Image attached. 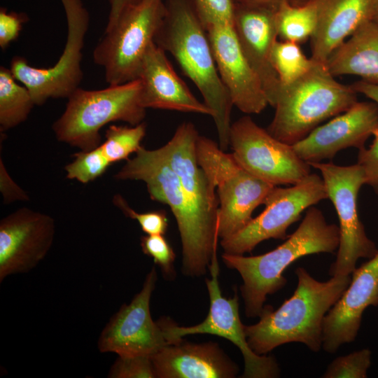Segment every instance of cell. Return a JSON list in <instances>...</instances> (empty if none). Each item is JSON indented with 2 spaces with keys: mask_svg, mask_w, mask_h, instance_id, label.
<instances>
[{
  "mask_svg": "<svg viewBox=\"0 0 378 378\" xmlns=\"http://www.w3.org/2000/svg\"><path fill=\"white\" fill-rule=\"evenodd\" d=\"M166 13L154 39L171 53L210 108L219 147L230 146L231 98L218 74L207 31L191 0H167Z\"/></svg>",
  "mask_w": 378,
  "mask_h": 378,
  "instance_id": "1",
  "label": "cell"
},
{
  "mask_svg": "<svg viewBox=\"0 0 378 378\" xmlns=\"http://www.w3.org/2000/svg\"><path fill=\"white\" fill-rule=\"evenodd\" d=\"M297 288L276 310L265 305L259 321L244 325L247 342L253 352L265 355L290 342L305 344L318 352L322 347L323 318L349 285L351 277L332 276L326 281L312 277L303 267L295 270Z\"/></svg>",
  "mask_w": 378,
  "mask_h": 378,
  "instance_id": "2",
  "label": "cell"
},
{
  "mask_svg": "<svg viewBox=\"0 0 378 378\" xmlns=\"http://www.w3.org/2000/svg\"><path fill=\"white\" fill-rule=\"evenodd\" d=\"M340 243V229L327 223L323 213L311 206L298 229L274 250L262 255L246 257L224 253V263L236 270L243 279L240 287L248 317L259 316L267 295L286 284L282 275L295 260L307 255L334 253Z\"/></svg>",
  "mask_w": 378,
  "mask_h": 378,
  "instance_id": "3",
  "label": "cell"
},
{
  "mask_svg": "<svg viewBox=\"0 0 378 378\" xmlns=\"http://www.w3.org/2000/svg\"><path fill=\"white\" fill-rule=\"evenodd\" d=\"M135 154L115 178L144 181L150 199L170 208L181 239L183 272L188 276L203 275L217 249L218 230L209 227L192 207L160 148L148 150L141 146Z\"/></svg>",
  "mask_w": 378,
  "mask_h": 378,
  "instance_id": "4",
  "label": "cell"
},
{
  "mask_svg": "<svg viewBox=\"0 0 378 378\" xmlns=\"http://www.w3.org/2000/svg\"><path fill=\"white\" fill-rule=\"evenodd\" d=\"M357 94L351 85L337 81L325 64L315 61L302 76L281 85L272 106L274 115L267 130L293 146L323 121L350 108L358 102Z\"/></svg>",
  "mask_w": 378,
  "mask_h": 378,
  "instance_id": "5",
  "label": "cell"
},
{
  "mask_svg": "<svg viewBox=\"0 0 378 378\" xmlns=\"http://www.w3.org/2000/svg\"><path fill=\"white\" fill-rule=\"evenodd\" d=\"M140 93L139 79L97 90L78 88L52 125L57 139L81 150L98 147L100 130L106 124L123 121L136 125L143 122L146 109L141 105Z\"/></svg>",
  "mask_w": 378,
  "mask_h": 378,
  "instance_id": "6",
  "label": "cell"
},
{
  "mask_svg": "<svg viewBox=\"0 0 378 378\" xmlns=\"http://www.w3.org/2000/svg\"><path fill=\"white\" fill-rule=\"evenodd\" d=\"M165 13L164 0H136L123 10L112 27L105 30L92 57L104 69L108 85L139 78L144 57Z\"/></svg>",
  "mask_w": 378,
  "mask_h": 378,
  "instance_id": "7",
  "label": "cell"
},
{
  "mask_svg": "<svg viewBox=\"0 0 378 378\" xmlns=\"http://www.w3.org/2000/svg\"><path fill=\"white\" fill-rule=\"evenodd\" d=\"M197 162L216 188L219 202L218 237L225 239L245 227L253 211L263 204L276 186L251 174L232 153L221 150L214 141L199 135Z\"/></svg>",
  "mask_w": 378,
  "mask_h": 378,
  "instance_id": "8",
  "label": "cell"
},
{
  "mask_svg": "<svg viewBox=\"0 0 378 378\" xmlns=\"http://www.w3.org/2000/svg\"><path fill=\"white\" fill-rule=\"evenodd\" d=\"M308 164L321 172L328 198L334 205L340 223L337 258L329 274L350 275L358 259H370L378 252L374 242L367 236L358 213V192L365 184L364 172L357 163L349 166L321 162Z\"/></svg>",
  "mask_w": 378,
  "mask_h": 378,
  "instance_id": "9",
  "label": "cell"
},
{
  "mask_svg": "<svg viewBox=\"0 0 378 378\" xmlns=\"http://www.w3.org/2000/svg\"><path fill=\"white\" fill-rule=\"evenodd\" d=\"M64 8L68 34L58 61L51 67L30 66L27 59L15 57L10 69L15 78L25 86L35 104L43 105L50 98H69L83 78L82 49L89 25V14L80 0H61Z\"/></svg>",
  "mask_w": 378,
  "mask_h": 378,
  "instance_id": "10",
  "label": "cell"
},
{
  "mask_svg": "<svg viewBox=\"0 0 378 378\" xmlns=\"http://www.w3.org/2000/svg\"><path fill=\"white\" fill-rule=\"evenodd\" d=\"M327 198L323 180L316 174H309L288 188L274 186L265 200L262 212L235 234L222 239L224 253L243 255L266 239H287L288 227L300 218L301 214Z\"/></svg>",
  "mask_w": 378,
  "mask_h": 378,
  "instance_id": "11",
  "label": "cell"
},
{
  "mask_svg": "<svg viewBox=\"0 0 378 378\" xmlns=\"http://www.w3.org/2000/svg\"><path fill=\"white\" fill-rule=\"evenodd\" d=\"M211 278L206 279L210 299L207 316L200 324L181 327L170 319L161 318L160 323L169 344L177 343L183 336L207 333L224 337L234 344L241 351L244 361L245 378H274L280 376V369L275 358L258 355L250 348L239 313L238 296L225 298L221 294L218 283L219 265L217 249L214 251L210 264Z\"/></svg>",
  "mask_w": 378,
  "mask_h": 378,
  "instance_id": "12",
  "label": "cell"
},
{
  "mask_svg": "<svg viewBox=\"0 0 378 378\" xmlns=\"http://www.w3.org/2000/svg\"><path fill=\"white\" fill-rule=\"evenodd\" d=\"M230 146L239 163L255 176L274 186L294 185L311 174L310 165L250 116L231 124Z\"/></svg>",
  "mask_w": 378,
  "mask_h": 378,
  "instance_id": "13",
  "label": "cell"
},
{
  "mask_svg": "<svg viewBox=\"0 0 378 378\" xmlns=\"http://www.w3.org/2000/svg\"><path fill=\"white\" fill-rule=\"evenodd\" d=\"M156 281L157 272L152 268L139 293L129 304H123L103 329L97 344L100 352L151 356L170 344L160 323L153 320L150 312Z\"/></svg>",
  "mask_w": 378,
  "mask_h": 378,
  "instance_id": "14",
  "label": "cell"
},
{
  "mask_svg": "<svg viewBox=\"0 0 378 378\" xmlns=\"http://www.w3.org/2000/svg\"><path fill=\"white\" fill-rule=\"evenodd\" d=\"M55 233L51 216L21 208L0 221V282L11 274L27 273L47 255Z\"/></svg>",
  "mask_w": 378,
  "mask_h": 378,
  "instance_id": "15",
  "label": "cell"
},
{
  "mask_svg": "<svg viewBox=\"0 0 378 378\" xmlns=\"http://www.w3.org/2000/svg\"><path fill=\"white\" fill-rule=\"evenodd\" d=\"M378 126V105L374 102H357L347 111L318 126L293 145L297 155L307 163L332 159L349 147H365Z\"/></svg>",
  "mask_w": 378,
  "mask_h": 378,
  "instance_id": "16",
  "label": "cell"
},
{
  "mask_svg": "<svg viewBox=\"0 0 378 378\" xmlns=\"http://www.w3.org/2000/svg\"><path fill=\"white\" fill-rule=\"evenodd\" d=\"M220 78L233 106L246 114L262 112L269 105L261 82L244 55L232 24L206 29Z\"/></svg>",
  "mask_w": 378,
  "mask_h": 378,
  "instance_id": "17",
  "label": "cell"
},
{
  "mask_svg": "<svg viewBox=\"0 0 378 378\" xmlns=\"http://www.w3.org/2000/svg\"><path fill=\"white\" fill-rule=\"evenodd\" d=\"M199 135L193 123L182 122L160 150L178 176L196 212L209 227L218 230L219 202L215 186L197 162L196 144Z\"/></svg>",
  "mask_w": 378,
  "mask_h": 378,
  "instance_id": "18",
  "label": "cell"
},
{
  "mask_svg": "<svg viewBox=\"0 0 378 378\" xmlns=\"http://www.w3.org/2000/svg\"><path fill=\"white\" fill-rule=\"evenodd\" d=\"M351 274L349 285L323 318L322 347L329 354L357 337L363 314L372 305L378 286V252Z\"/></svg>",
  "mask_w": 378,
  "mask_h": 378,
  "instance_id": "19",
  "label": "cell"
},
{
  "mask_svg": "<svg viewBox=\"0 0 378 378\" xmlns=\"http://www.w3.org/2000/svg\"><path fill=\"white\" fill-rule=\"evenodd\" d=\"M275 10L234 5L232 22L240 48L257 74L272 106L281 86L271 62L272 49L278 40Z\"/></svg>",
  "mask_w": 378,
  "mask_h": 378,
  "instance_id": "20",
  "label": "cell"
},
{
  "mask_svg": "<svg viewBox=\"0 0 378 378\" xmlns=\"http://www.w3.org/2000/svg\"><path fill=\"white\" fill-rule=\"evenodd\" d=\"M141 105L148 108L195 113L211 117L210 108L199 101L178 76L166 52L153 42L144 57L139 78Z\"/></svg>",
  "mask_w": 378,
  "mask_h": 378,
  "instance_id": "21",
  "label": "cell"
},
{
  "mask_svg": "<svg viewBox=\"0 0 378 378\" xmlns=\"http://www.w3.org/2000/svg\"><path fill=\"white\" fill-rule=\"evenodd\" d=\"M156 377L232 378L239 368L215 343L183 340L164 346L150 356Z\"/></svg>",
  "mask_w": 378,
  "mask_h": 378,
  "instance_id": "22",
  "label": "cell"
},
{
  "mask_svg": "<svg viewBox=\"0 0 378 378\" xmlns=\"http://www.w3.org/2000/svg\"><path fill=\"white\" fill-rule=\"evenodd\" d=\"M316 29L310 38L311 58L326 64L331 53L363 22L371 20L372 0H314Z\"/></svg>",
  "mask_w": 378,
  "mask_h": 378,
  "instance_id": "23",
  "label": "cell"
},
{
  "mask_svg": "<svg viewBox=\"0 0 378 378\" xmlns=\"http://www.w3.org/2000/svg\"><path fill=\"white\" fill-rule=\"evenodd\" d=\"M326 66L335 77L356 76L378 85V23L363 22L331 53Z\"/></svg>",
  "mask_w": 378,
  "mask_h": 378,
  "instance_id": "24",
  "label": "cell"
},
{
  "mask_svg": "<svg viewBox=\"0 0 378 378\" xmlns=\"http://www.w3.org/2000/svg\"><path fill=\"white\" fill-rule=\"evenodd\" d=\"M10 69L0 67V130L4 132L25 121L35 105L25 86L20 85Z\"/></svg>",
  "mask_w": 378,
  "mask_h": 378,
  "instance_id": "25",
  "label": "cell"
},
{
  "mask_svg": "<svg viewBox=\"0 0 378 378\" xmlns=\"http://www.w3.org/2000/svg\"><path fill=\"white\" fill-rule=\"evenodd\" d=\"M278 37L281 41L300 43L312 36L316 25L317 10L315 1L295 6L289 1L282 3L275 10Z\"/></svg>",
  "mask_w": 378,
  "mask_h": 378,
  "instance_id": "26",
  "label": "cell"
},
{
  "mask_svg": "<svg viewBox=\"0 0 378 378\" xmlns=\"http://www.w3.org/2000/svg\"><path fill=\"white\" fill-rule=\"evenodd\" d=\"M271 62L281 85L290 84L302 76L315 62L305 56L299 43L278 40L272 49Z\"/></svg>",
  "mask_w": 378,
  "mask_h": 378,
  "instance_id": "27",
  "label": "cell"
},
{
  "mask_svg": "<svg viewBox=\"0 0 378 378\" xmlns=\"http://www.w3.org/2000/svg\"><path fill=\"white\" fill-rule=\"evenodd\" d=\"M146 133V125L144 122L130 126L111 125L106 130V139L100 147L111 164L127 160L141 146Z\"/></svg>",
  "mask_w": 378,
  "mask_h": 378,
  "instance_id": "28",
  "label": "cell"
},
{
  "mask_svg": "<svg viewBox=\"0 0 378 378\" xmlns=\"http://www.w3.org/2000/svg\"><path fill=\"white\" fill-rule=\"evenodd\" d=\"M72 162L65 166L66 178L88 183L101 176L111 164L100 145L92 150H80L73 155Z\"/></svg>",
  "mask_w": 378,
  "mask_h": 378,
  "instance_id": "29",
  "label": "cell"
},
{
  "mask_svg": "<svg viewBox=\"0 0 378 378\" xmlns=\"http://www.w3.org/2000/svg\"><path fill=\"white\" fill-rule=\"evenodd\" d=\"M371 351L363 349L339 356L328 366L324 378H365L371 365Z\"/></svg>",
  "mask_w": 378,
  "mask_h": 378,
  "instance_id": "30",
  "label": "cell"
},
{
  "mask_svg": "<svg viewBox=\"0 0 378 378\" xmlns=\"http://www.w3.org/2000/svg\"><path fill=\"white\" fill-rule=\"evenodd\" d=\"M206 30L214 25L232 24L234 4L232 0H191Z\"/></svg>",
  "mask_w": 378,
  "mask_h": 378,
  "instance_id": "31",
  "label": "cell"
},
{
  "mask_svg": "<svg viewBox=\"0 0 378 378\" xmlns=\"http://www.w3.org/2000/svg\"><path fill=\"white\" fill-rule=\"evenodd\" d=\"M113 202L127 217L138 221L143 232L147 234L164 235L168 227V219L164 210L138 213L132 209L120 195H115Z\"/></svg>",
  "mask_w": 378,
  "mask_h": 378,
  "instance_id": "32",
  "label": "cell"
},
{
  "mask_svg": "<svg viewBox=\"0 0 378 378\" xmlns=\"http://www.w3.org/2000/svg\"><path fill=\"white\" fill-rule=\"evenodd\" d=\"M110 378L156 377L151 357L148 355L118 356L111 367Z\"/></svg>",
  "mask_w": 378,
  "mask_h": 378,
  "instance_id": "33",
  "label": "cell"
},
{
  "mask_svg": "<svg viewBox=\"0 0 378 378\" xmlns=\"http://www.w3.org/2000/svg\"><path fill=\"white\" fill-rule=\"evenodd\" d=\"M141 247L146 255L151 257L167 277L174 274V251L162 234H147L141 237Z\"/></svg>",
  "mask_w": 378,
  "mask_h": 378,
  "instance_id": "34",
  "label": "cell"
},
{
  "mask_svg": "<svg viewBox=\"0 0 378 378\" xmlns=\"http://www.w3.org/2000/svg\"><path fill=\"white\" fill-rule=\"evenodd\" d=\"M373 136L369 148L359 150L357 164L363 169L365 184L374 187L378 185V126Z\"/></svg>",
  "mask_w": 378,
  "mask_h": 378,
  "instance_id": "35",
  "label": "cell"
},
{
  "mask_svg": "<svg viewBox=\"0 0 378 378\" xmlns=\"http://www.w3.org/2000/svg\"><path fill=\"white\" fill-rule=\"evenodd\" d=\"M28 20L24 13L7 12L5 8L0 10V47L6 48L20 34L22 24Z\"/></svg>",
  "mask_w": 378,
  "mask_h": 378,
  "instance_id": "36",
  "label": "cell"
},
{
  "mask_svg": "<svg viewBox=\"0 0 378 378\" xmlns=\"http://www.w3.org/2000/svg\"><path fill=\"white\" fill-rule=\"evenodd\" d=\"M0 188L5 203L29 200L27 193L9 176L1 160L0 162Z\"/></svg>",
  "mask_w": 378,
  "mask_h": 378,
  "instance_id": "37",
  "label": "cell"
},
{
  "mask_svg": "<svg viewBox=\"0 0 378 378\" xmlns=\"http://www.w3.org/2000/svg\"><path fill=\"white\" fill-rule=\"evenodd\" d=\"M110 10L106 29L112 27L116 22L123 10L136 0H108Z\"/></svg>",
  "mask_w": 378,
  "mask_h": 378,
  "instance_id": "38",
  "label": "cell"
},
{
  "mask_svg": "<svg viewBox=\"0 0 378 378\" xmlns=\"http://www.w3.org/2000/svg\"><path fill=\"white\" fill-rule=\"evenodd\" d=\"M357 93L362 94L378 105V85L358 80L351 85Z\"/></svg>",
  "mask_w": 378,
  "mask_h": 378,
  "instance_id": "39",
  "label": "cell"
},
{
  "mask_svg": "<svg viewBox=\"0 0 378 378\" xmlns=\"http://www.w3.org/2000/svg\"><path fill=\"white\" fill-rule=\"evenodd\" d=\"M290 0H232L234 5L260 6L276 10L284 1Z\"/></svg>",
  "mask_w": 378,
  "mask_h": 378,
  "instance_id": "40",
  "label": "cell"
},
{
  "mask_svg": "<svg viewBox=\"0 0 378 378\" xmlns=\"http://www.w3.org/2000/svg\"><path fill=\"white\" fill-rule=\"evenodd\" d=\"M371 20L378 23V0H372Z\"/></svg>",
  "mask_w": 378,
  "mask_h": 378,
  "instance_id": "41",
  "label": "cell"
},
{
  "mask_svg": "<svg viewBox=\"0 0 378 378\" xmlns=\"http://www.w3.org/2000/svg\"><path fill=\"white\" fill-rule=\"evenodd\" d=\"M309 0H290V4L295 5V6H300L302 5Z\"/></svg>",
  "mask_w": 378,
  "mask_h": 378,
  "instance_id": "42",
  "label": "cell"
},
{
  "mask_svg": "<svg viewBox=\"0 0 378 378\" xmlns=\"http://www.w3.org/2000/svg\"><path fill=\"white\" fill-rule=\"evenodd\" d=\"M372 305V306H378V286H377V292H376V294H375L374 298L373 299Z\"/></svg>",
  "mask_w": 378,
  "mask_h": 378,
  "instance_id": "43",
  "label": "cell"
},
{
  "mask_svg": "<svg viewBox=\"0 0 378 378\" xmlns=\"http://www.w3.org/2000/svg\"><path fill=\"white\" fill-rule=\"evenodd\" d=\"M373 188L374 189L375 192L378 195V185L373 187Z\"/></svg>",
  "mask_w": 378,
  "mask_h": 378,
  "instance_id": "44",
  "label": "cell"
}]
</instances>
